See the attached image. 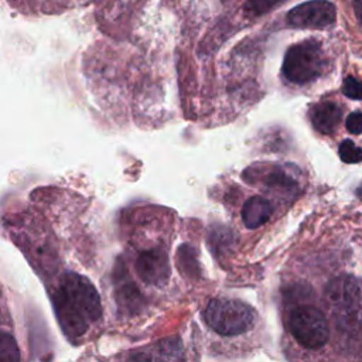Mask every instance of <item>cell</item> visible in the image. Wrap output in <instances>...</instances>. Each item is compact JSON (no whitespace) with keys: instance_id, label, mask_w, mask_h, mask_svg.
I'll list each match as a JSON object with an SVG mask.
<instances>
[{"instance_id":"6da1fadb","label":"cell","mask_w":362,"mask_h":362,"mask_svg":"<svg viewBox=\"0 0 362 362\" xmlns=\"http://www.w3.org/2000/svg\"><path fill=\"white\" fill-rule=\"evenodd\" d=\"M55 314L65 334L78 338L102 317V303L95 286L76 273H65L52 294Z\"/></svg>"},{"instance_id":"7a4b0ae2","label":"cell","mask_w":362,"mask_h":362,"mask_svg":"<svg viewBox=\"0 0 362 362\" xmlns=\"http://www.w3.org/2000/svg\"><path fill=\"white\" fill-rule=\"evenodd\" d=\"M327 301L338 327L354 331L362 328V280L344 274L331 280Z\"/></svg>"},{"instance_id":"3957f363","label":"cell","mask_w":362,"mask_h":362,"mask_svg":"<svg viewBox=\"0 0 362 362\" xmlns=\"http://www.w3.org/2000/svg\"><path fill=\"white\" fill-rule=\"evenodd\" d=\"M204 321L216 334L233 337L253 327L256 313L249 304L240 300L214 298L204 310Z\"/></svg>"},{"instance_id":"277c9868","label":"cell","mask_w":362,"mask_h":362,"mask_svg":"<svg viewBox=\"0 0 362 362\" xmlns=\"http://www.w3.org/2000/svg\"><path fill=\"white\" fill-rule=\"evenodd\" d=\"M327 68V58L321 44L308 38L291 45L283 59V75L290 82L303 85L320 78Z\"/></svg>"},{"instance_id":"5b68a950","label":"cell","mask_w":362,"mask_h":362,"mask_svg":"<svg viewBox=\"0 0 362 362\" xmlns=\"http://www.w3.org/2000/svg\"><path fill=\"white\" fill-rule=\"evenodd\" d=\"M288 328L294 339L307 349H320L328 342V321L315 307H296L288 315Z\"/></svg>"},{"instance_id":"8992f818","label":"cell","mask_w":362,"mask_h":362,"mask_svg":"<svg viewBox=\"0 0 362 362\" xmlns=\"http://www.w3.org/2000/svg\"><path fill=\"white\" fill-rule=\"evenodd\" d=\"M337 8L328 0H310L287 13V23L296 28H325L335 23Z\"/></svg>"},{"instance_id":"52a82bcc","label":"cell","mask_w":362,"mask_h":362,"mask_svg":"<svg viewBox=\"0 0 362 362\" xmlns=\"http://www.w3.org/2000/svg\"><path fill=\"white\" fill-rule=\"evenodd\" d=\"M134 269L143 283L157 287L164 286L171 274L168 256L160 247L141 250L136 257Z\"/></svg>"},{"instance_id":"ba28073f","label":"cell","mask_w":362,"mask_h":362,"mask_svg":"<svg viewBox=\"0 0 362 362\" xmlns=\"http://www.w3.org/2000/svg\"><path fill=\"white\" fill-rule=\"evenodd\" d=\"M342 117L341 107L329 100L314 105L310 110V119L314 129L322 134H331L338 127Z\"/></svg>"},{"instance_id":"9c48e42d","label":"cell","mask_w":362,"mask_h":362,"mask_svg":"<svg viewBox=\"0 0 362 362\" xmlns=\"http://www.w3.org/2000/svg\"><path fill=\"white\" fill-rule=\"evenodd\" d=\"M273 206L263 197H250L242 206V221L246 228L255 229L264 225L272 216Z\"/></svg>"},{"instance_id":"30bf717a","label":"cell","mask_w":362,"mask_h":362,"mask_svg":"<svg viewBox=\"0 0 362 362\" xmlns=\"http://www.w3.org/2000/svg\"><path fill=\"white\" fill-rule=\"evenodd\" d=\"M17 359H20V352L16 338L7 331H0V361Z\"/></svg>"},{"instance_id":"8fae6325","label":"cell","mask_w":362,"mask_h":362,"mask_svg":"<svg viewBox=\"0 0 362 362\" xmlns=\"http://www.w3.org/2000/svg\"><path fill=\"white\" fill-rule=\"evenodd\" d=\"M339 157L344 163L348 164H355L362 161V148L358 147L352 140H342L338 148Z\"/></svg>"},{"instance_id":"7c38bea8","label":"cell","mask_w":362,"mask_h":362,"mask_svg":"<svg viewBox=\"0 0 362 362\" xmlns=\"http://www.w3.org/2000/svg\"><path fill=\"white\" fill-rule=\"evenodd\" d=\"M266 185L272 188H280V189H291L296 184V180L291 178L287 173L284 171H276L273 174H269L264 180Z\"/></svg>"},{"instance_id":"4fadbf2b","label":"cell","mask_w":362,"mask_h":362,"mask_svg":"<svg viewBox=\"0 0 362 362\" xmlns=\"http://www.w3.org/2000/svg\"><path fill=\"white\" fill-rule=\"evenodd\" d=\"M281 1L284 0H247V3L245 4V10L252 16H259L267 13Z\"/></svg>"},{"instance_id":"5bb4252c","label":"cell","mask_w":362,"mask_h":362,"mask_svg":"<svg viewBox=\"0 0 362 362\" xmlns=\"http://www.w3.org/2000/svg\"><path fill=\"white\" fill-rule=\"evenodd\" d=\"M342 93L355 100H362V82L354 76H346L342 82Z\"/></svg>"},{"instance_id":"9a60e30c","label":"cell","mask_w":362,"mask_h":362,"mask_svg":"<svg viewBox=\"0 0 362 362\" xmlns=\"http://www.w3.org/2000/svg\"><path fill=\"white\" fill-rule=\"evenodd\" d=\"M346 130L351 134H361L362 133V112H354L346 117Z\"/></svg>"},{"instance_id":"2e32d148","label":"cell","mask_w":362,"mask_h":362,"mask_svg":"<svg viewBox=\"0 0 362 362\" xmlns=\"http://www.w3.org/2000/svg\"><path fill=\"white\" fill-rule=\"evenodd\" d=\"M352 4H354V10L356 14L358 23L362 27V0H352Z\"/></svg>"},{"instance_id":"e0dca14e","label":"cell","mask_w":362,"mask_h":362,"mask_svg":"<svg viewBox=\"0 0 362 362\" xmlns=\"http://www.w3.org/2000/svg\"><path fill=\"white\" fill-rule=\"evenodd\" d=\"M356 195L362 199V184H361V185H359V188L356 189Z\"/></svg>"}]
</instances>
